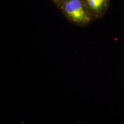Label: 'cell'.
<instances>
[{
	"label": "cell",
	"instance_id": "6da1fadb",
	"mask_svg": "<svg viewBox=\"0 0 124 124\" xmlns=\"http://www.w3.org/2000/svg\"><path fill=\"white\" fill-rule=\"evenodd\" d=\"M63 9L68 18L77 24L85 25L92 19L81 0H68L63 6Z\"/></svg>",
	"mask_w": 124,
	"mask_h": 124
},
{
	"label": "cell",
	"instance_id": "7a4b0ae2",
	"mask_svg": "<svg viewBox=\"0 0 124 124\" xmlns=\"http://www.w3.org/2000/svg\"><path fill=\"white\" fill-rule=\"evenodd\" d=\"M108 1V0H85L89 9L97 15L101 14L105 9Z\"/></svg>",
	"mask_w": 124,
	"mask_h": 124
},
{
	"label": "cell",
	"instance_id": "3957f363",
	"mask_svg": "<svg viewBox=\"0 0 124 124\" xmlns=\"http://www.w3.org/2000/svg\"><path fill=\"white\" fill-rule=\"evenodd\" d=\"M56 0V1H60L61 0Z\"/></svg>",
	"mask_w": 124,
	"mask_h": 124
}]
</instances>
